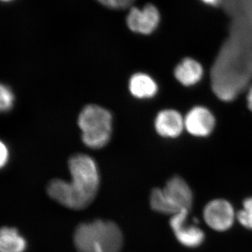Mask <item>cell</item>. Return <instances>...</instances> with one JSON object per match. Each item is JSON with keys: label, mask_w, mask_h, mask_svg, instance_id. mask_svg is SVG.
I'll list each match as a JSON object with an SVG mask.
<instances>
[{"label": "cell", "mask_w": 252, "mask_h": 252, "mask_svg": "<svg viewBox=\"0 0 252 252\" xmlns=\"http://www.w3.org/2000/svg\"><path fill=\"white\" fill-rule=\"evenodd\" d=\"M74 243L78 252H95V245H98L103 252H121L124 235L114 222L97 220L78 225L74 231Z\"/></svg>", "instance_id": "obj_3"}, {"label": "cell", "mask_w": 252, "mask_h": 252, "mask_svg": "<svg viewBox=\"0 0 252 252\" xmlns=\"http://www.w3.org/2000/svg\"><path fill=\"white\" fill-rule=\"evenodd\" d=\"M237 218L240 224L252 230V197L244 200L243 209L238 212Z\"/></svg>", "instance_id": "obj_17"}, {"label": "cell", "mask_w": 252, "mask_h": 252, "mask_svg": "<svg viewBox=\"0 0 252 252\" xmlns=\"http://www.w3.org/2000/svg\"><path fill=\"white\" fill-rule=\"evenodd\" d=\"M201 1L210 6H216L222 5L223 0H201Z\"/></svg>", "instance_id": "obj_21"}, {"label": "cell", "mask_w": 252, "mask_h": 252, "mask_svg": "<svg viewBox=\"0 0 252 252\" xmlns=\"http://www.w3.org/2000/svg\"><path fill=\"white\" fill-rule=\"evenodd\" d=\"M188 210H182L172 216L170 225L176 238L184 246L197 248L203 243L205 234L197 224L187 223Z\"/></svg>", "instance_id": "obj_6"}, {"label": "cell", "mask_w": 252, "mask_h": 252, "mask_svg": "<svg viewBox=\"0 0 252 252\" xmlns=\"http://www.w3.org/2000/svg\"><path fill=\"white\" fill-rule=\"evenodd\" d=\"M252 77V40L230 34L212 68L214 91L219 97L231 100Z\"/></svg>", "instance_id": "obj_1"}, {"label": "cell", "mask_w": 252, "mask_h": 252, "mask_svg": "<svg viewBox=\"0 0 252 252\" xmlns=\"http://www.w3.org/2000/svg\"><path fill=\"white\" fill-rule=\"evenodd\" d=\"M129 90L136 98H152L157 94L158 85L148 74L137 73L129 81Z\"/></svg>", "instance_id": "obj_12"}, {"label": "cell", "mask_w": 252, "mask_h": 252, "mask_svg": "<svg viewBox=\"0 0 252 252\" xmlns=\"http://www.w3.org/2000/svg\"><path fill=\"white\" fill-rule=\"evenodd\" d=\"M151 207L154 211L165 215H171L172 216L180 211L175 208L164 195L162 189L156 188L153 189L150 195Z\"/></svg>", "instance_id": "obj_15"}, {"label": "cell", "mask_w": 252, "mask_h": 252, "mask_svg": "<svg viewBox=\"0 0 252 252\" xmlns=\"http://www.w3.org/2000/svg\"><path fill=\"white\" fill-rule=\"evenodd\" d=\"M221 6L232 19L252 15V0H223Z\"/></svg>", "instance_id": "obj_14"}, {"label": "cell", "mask_w": 252, "mask_h": 252, "mask_svg": "<svg viewBox=\"0 0 252 252\" xmlns=\"http://www.w3.org/2000/svg\"><path fill=\"white\" fill-rule=\"evenodd\" d=\"M71 181L54 179L46 190L50 198L74 210L86 208L94 202L99 187L98 167L89 156L77 154L69 160Z\"/></svg>", "instance_id": "obj_2"}, {"label": "cell", "mask_w": 252, "mask_h": 252, "mask_svg": "<svg viewBox=\"0 0 252 252\" xmlns=\"http://www.w3.org/2000/svg\"><path fill=\"white\" fill-rule=\"evenodd\" d=\"M78 125L83 142L89 148H102L110 140L112 115L104 107L96 104L86 106L79 114Z\"/></svg>", "instance_id": "obj_4"}, {"label": "cell", "mask_w": 252, "mask_h": 252, "mask_svg": "<svg viewBox=\"0 0 252 252\" xmlns=\"http://www.w3.org/2000/svg\"><path fill=\"white\" fill-rule=\"evenodd\" d=\"M235 212L231 204L223 199H216L207 203L203 211L204 220L217 231H225L233 225Z\"/></svg>", "instance_id": "obj_5"}, {"label": "cell", "mask_w": 252, "mask_h": 252, "mask_svg": "<svg viewBox=\"0 0 252 252\" xmlns=\"http://www.w3.org/2000/svg\"><path fill=\"white\" fill-rule=\"evenodd\" d=\"M0 152H0V156H1V157H0V165H1V167H3L7 163L9 157V149L3 142H1Z\"/></svg>", "instance_id": "obj_19"}, {"label": "cell", "mask_w": 252, "mask_h": 252, "mask_svg": "<svg viewBox=\"0 0 252 252\" xmlns=\"http://www.w3.org/2000/svg\"><path fill=\"white\" fill-rule=\"evenodd\" d=\"M1 1H6V2H7V1H12V0H1Z\"/></svg>", "instance_id": "obj_25"}, {"label": "cell", "mask_w": 252, "mask_h": 252, "mask_svg": "<svg viewBox=\"0 0 252 252\" xmlns=\"http://www.w3.org/2000/svg\"><path fill=\"white\" fill-rule=\"evenodd\" d=\"M160 19V13L157 8L153 4H147L142 9L131 8L126 18V23L133 32L150 34L157 30Z\"/></svg>", "instance_id": "obj_7"}, {"label": "cell", "mask_w": 252, "mask_h": 252, "mask_svg": "<svg viewBox=\"0 0 252 252\" xmlns=\"http://www.w3.org/2000/svg\"><path fill=\"white\" fill-rule=\"evenodd\" d=\"M14 102V94L7 86L1 84L0 88V108L1 112H9Z\"/></svg>", "instance_id": "obj_18"}, {"label": "cell", "mask_w": 252, "mask_h": 252, "mask_svg": "<svg viewBox=\"0 0 252 252\" xmlns=\"http://www.w3.org/2000/svg\"><path fill=\"white\" fill-rule=\"evenodd\" d=\"M26 248V240L11 227H3L0 232V252H23Z\"/></svg>", "instance_id": "obj_13"}, {"label": "cell", "mask_w": 252, "mask_h": 252, "mask_svg": "<svg viewBox=\"0 0 252 252\" xmlns=\"http://www.w3.org/2000/svg\"><path fill=\"white\" fill-rule=\"evenodd\" d=\"M203 75V68L201 64L192 59H185L177 64L175 69L176 79L182 85H195L201 80Z\"/></svg>", "instance_id": "obj_11"}, {"label": "cell", "mask_w": 252, "mask_h": 252, "mask_svg": "<svg viewBox=\"0 0 252 252\" xmlns=\"http://www.w3.org/2000/svg\"><path fill=\"white\" fill-rule=\"evenodd\" d=\"M215 119L213 114L203 107H195L185 118V129L195 137H206L213 130Z\"/></svg>", "instance_id": "obj_8"}, {"label": "cell", "mask_w": 252, "mask_h": 252, "mask_svg": "<svg viewBox=\"0 0 252 252\" xmlns=\"http://www.w3.org/2000/svg\"><path fill=\"white\" fill-rule=\"evenodd\" d=\"M154 125L159 135L174 138L180 136L185 129V118L177 111L165 109L158 114Z\"/></svg>", "instance_id": "obj_10"}, {"label": "cell", "mask_w": 252, "mask_h": 252, "mask_svg": "<svg viewBox=\"0 0 252 252\" xmlns=\"http://www.w3.org/2000/svg\"><path fill=\"white\" fill-rule=\"evenodd\" d=\"M230 34L246 36L252 40V15L233 18Z\"/></svg>", "instance_id": "obj_16"}, {"label": "cell", "mask_w": 252, "mask_h": 252, "mask_svg": "<svg viewBox=\"0 0 252 252\" xmlns=\"http://www.w3.org/2000/svg\"><path fill=\"white\" fill-rule=\"evenodd\" d=\"M99 3L107 7L112 8V0H97Z\"/></svg>", "instance_id": "obj_23"}, {"label": "cell", "mask_w": 252, "mask_h": 252, "mask_svg": "<svg viewBox=\"0 0 252 252\" xmlns=\"http://www.w3.org/2000/svg\"><path fill=\"white\" fill-rule=\"evenodd\" d=\"M169 203L178 211L190 210L193 203V194L188 184L180 177H174L162 189Z\"/></svg>", "instance_id": "obj_9"}, {"label": "cell", "mask_w": 252, "mask_h": 252, "mask_svg": "<svg viewBox=\"0 0 252 252\" xmlns=\"http://www.w3.org/2000/svg\"><path fill=\"white\" fill-rule=\"evenodd\" d=\"M135 0H112V9H124L128 8Z\"/></svg>", "instance_id": "obj_20"}, {"label": "cell", "mask_w": 252, "mask_h": 252, "mask_svg": "<svg viewBox=\"0 0 252 252\" xmlns=\"http://www.w3.org/2000/svg\"><path fill=\"white\" fill-rule=\"evenodd\" d=\"M248 105L249 109L252 112V86L250 87V90H249L248 94Z\"/></svg>", "instance_id": "obj_22"}, {"label": "cell", "mask_w": 252, "mask_h": 252, "mask_svg": "<svg viewBox=\"0 0 252 252\" xmlns=\"http://www.w3.org/2000/svg\"><path fill=\"white\" fill-rule=\"evenodd\" d=\"M94 251H95V252H103L102 249H101L100 247H99L98 245H94Z\"/></svg>", "instance_id": "obj_24"}]
</instances>
